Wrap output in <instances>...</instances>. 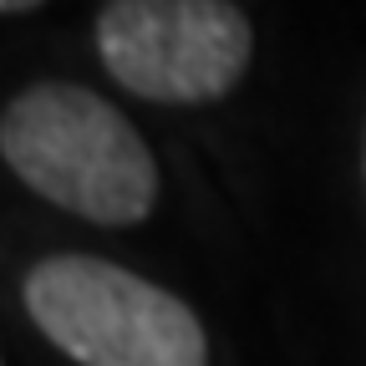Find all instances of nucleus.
<instances>
[{"label": "nucleus", "mask_w": 366, "mask_h": 366, "mask_svg": "<svg viewBox=\"0 0 366 366\" xmlns=\"http://www.w3.org/2000/svg\"><path fill=\"white\" fill-rule=\"evenodd\" d=\"M0 158L31 194L86 224L127 229L158 204L153 148L76 81H31L0 112Z\"/></svg>", "instance_id": "nucleus-1"}, {"label": "nucleus", "mask_w": 366, "mask_h": 366, "mask_svg": "<svg viewBox=\"0 0 366 366\" xmlns=\"http://www.w3.org/2000/svg\"><path fill=\"white\" fill-rule=\"evenodd\" d=\"M21 300L76 366H209V336L173 290L97 254H46Z\"/></svg>", "instance_id": "nucleus-2"}, {"label": "nucleus", "mask_w": 366, "mask_h": 366, "mask_svg": "<svg viewBox=\"0 0 366 366\" xmlns=\"http://www.w3.org/2000/svg\"><path fill=\"white\" fill-rule=\"evenodd\" d=\"M97 56L132 97L204 107L249 71L254 26L234 0H107Z\"/></svg>", "instance_id": "nucleus-3"}, {"label": "nucleus", "mask_w": 366, "mask_h": 366, "mask_svg": "<svg viewBox=\"0 0 366 366\" xmlns=\"http://www.w3.org/2000/svg\"><path fill=\"white\" fill-rule=\"evenodd\" d=\"M46 0H0V16H21V11H36Z\"/></svg>", "instance_id": "nucleus-4"}, {"label": "nucleus", "mask_w": 366, "mask_h": 366, "mask_svg": "<svg viewBox=\"0 0 366 366\" xmlns=\"http://www.w3.org/2000/svg\"><path fill=\"white\" fill-rule=\"evenodd\" d=\"M361 168H366V148H361Z\"/></svg>", "instance_id": "nucleus-5"}, {"label": "nucleus", "mask_w": 366, "mask_h": 366, "mask_svg": "<svg viewBox=\"0 0 366 366\" xmlns=\"http://www.w3.org/2000/svg\"><path fill=\"white\" fill-rule=\"evenodd\" d=\"M0 366H6V361H0Z\"/></svg>", "instance_id": "nucleus-6"}]
</instances>
